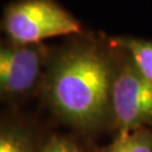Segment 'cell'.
Returning a JSON list of instances; mask_svg holds the SVG:
<instances>
[{
	"label": "cell",
	"instance_id": "obj_1",
	"mask_svg": "<svg viewBox=\"0 0 152 152\" xmlns=\"http://www.w3.org/2000/svg\"><path fill=\"white\" fill-rule=\"evenodd\" d=\"M114 58L96 42L78 39L51 52L41 95L62 124L82 133L112 121Z\"/></svg>",
	"mask_w": 152,
	"mask_h": 152
},
{
	"label": "cell",
	"instance_id": "obj_2",
	"mask_svg": "<svg viewBox=\"0 0 152 152\" xmlns=\"http://www.w3.org/2000/svg\"><path fill=\"white\" fill-rule=\"evenodd\" d=\"M0 27L7 39L20 45L82 34L80 22L55 0H16L6 8Z\"/></svg>",
	"mask_w": 152,
	"mask_h": 152
},
{
	"label": "cell",
	"instance_id": "obj_3",
	"mask_svg": "<svg viewBox=\"0 0 152 152\" xmlns=\"http://www.w3.org/2000/svg\"><path fill=\"white\" fill-rule=\"evenodd\" d=\"M51 52L43 44L0 38V102L18 103L41 92Z\"/></svg>",
	"mask_w": 152,
	"mask_h": 152
},
{
	"label": "cell",
	"instance_id": "obj_4",
	"mask_svg": "<svg viewBox=\"0 0 152 152\" xmlns=\"http://www.w3.org/2000/svg\"><path fill=\"white\" fill-rule=\"evenodd\" d=\"M112 122L118 134L152 126V83L125 53L116 65L112 88Z\"/></svg>",
	"mask_w": 152,
	"mask_h": 152
},
{
	"label": "cell",
	"instance_id": "obj_5",
	"mask_svg": "<svg viewBox=\"0 0 152 152\" xmlns=\"http://www.w3.org/2000/svg\"><path fill=\"white\" fill-rule=\"evenodd\" d=\"M45 139L26 117L0 115V152H39Z\"/></svg>",
	"mask_w": 152,
	"mask_h": 152
},
{
	"label": "cell",
	"instance_id": "obj_6",
	"mask_svg": "<svg viewBox=\"0 0 152 152\" xmlns=\"http://www.w3.org/2000/svg\"><path fill=\"white\" fill-rule=\"evenodd\" d=\"M110 45L124 52L137 71L152 83V41L135 37H116Z\"/></svg>",
	"mask_w": 152,
	"mask_h": 152
},
{
	"label": "cell",
	"instance_id": "obj_7",
	"mask_svg": "<svg viewBox=\"0 0 152 152\" xmlns=\"http://www.w3.org/2000/svg\"><path fill=\"white\" fill-rule=\"evenodd\" d=\"M102 152H152V127L117 134Z\"/></svg>",
	"mask_w": 152,
	"mask_h": 152
},
{
	"label": "cell",
	"instance_id": "obj_8",
	"mask_svg": "<svg viewBox=\"0 0 152 152\" xmlns=\"http://www.w3.org/2000/svg\"><path fill=\"white\" fill-rule=\"evenodd\" d=\"M39 152H85V150L73 137L53 134L45 139Z\"/></svg>",
	"mask_w": 152,
	"mask_h": 152
}]
</instances>
